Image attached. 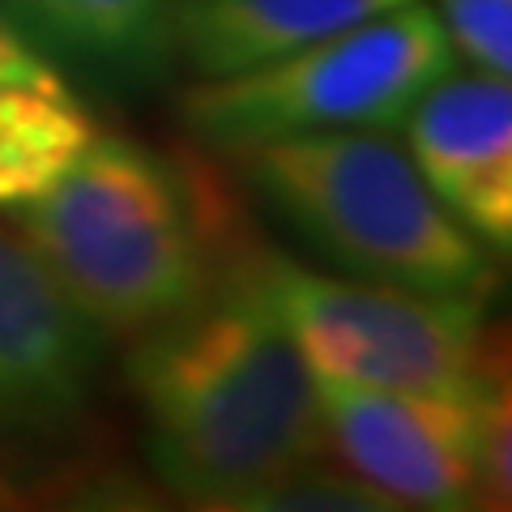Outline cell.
<instances>
[{"label":"cell","mask_w":512,"mask_h":512,"mask_svg":"<svg viewBox=\"0 0 512 512\" xmlns=\"http://www.w3.org/2000/svg\"><path fill=\"white\" fill-rule=\"evenodd\" d=\"M427 393V389H380L316 376L325 444L397 508H483V440H487V393Z\"/></svg>","instance_id":"8992f818"},{"label":"cell","mask_w":512,"mask_h":512,"mask_svg":"<svg viewBox=\"0 0 512 512\" xmlns=\"http://www.w3.org/2000/svg\"><path fill=\"white\" fill-rule=\"evenodd\" d=\"M453 64L457 52L440 18L410 0L278 60L205 77L188 90L184 124L227 154L308 133H384Z\"/></svg>","instance_id":"277c9868"},{"label":"cell","mask_w":512,"mask_h":512,"mask_svg":"<svg viewBox=\"0 0 512 512\" xmlns=\"http://www.w3.org/2000/svg\"><path fill=\"white\" fill-rule=\"evenodd\" d=\"M128 384L163 483L227 508L325 448L316 372L252 269L231 265L201 303L141 333Z\"/></svg>","instance_id":"6da1fadb"},{"label":"cell","mask_w":512,"mask_h":512,"mask_svg":"<svg viewBox=\"0 0 512 512\" xmlns=\"http://www.w3.org/2000/svg\"><path fill=\"white\" fill-rule=\"evenodd\" d=\"M99 329L18 231L0 227V440H47L90 402Z\"/></svg>","instance_id":"52a82bcc"},{"label":"cell","mask_w":512,"mask_h":512,"mask_svg":"<svg viewBox=\"0 0 512 512\" xmlns=\"http://www.w3.org/2000/svg\"><path fill=\"white\" fill-rule=\"evenodd\" d=\"M235 158L248 184L342 274L491 299L495 252L444 210L410 154L380 133H308Z\"/></svg>","instance_id":"3957f363"},{"label":"cell","mask_w":512,"mask_h":512,"mask_svg":"<svg viewBox=\"0 0 512 512\" xmlns=\"http://www.w3.org/2000/svg\"><path fill=\"white\" fill-rule=\"evenodd\" d=\"M406 154L436 201L491 252L512 248V90L495 73H444L406 111Z\"/></svg>","instance_id":"ba28073f"},{"label":"cell","mask_w":512,"mask_h":512,"mask_svg":"<svg viewBox=\"0 0 512 512\" xmlns=\"http://www.w3.org/2000/svg\"><path fill=\"white\" fill-rule=\"evenodd\" d=\"M397 500H389L380 487H372L359 474H342L320 461H303V466L269 478L265 487L235 504V512H389Z\"/></svg>","instance_id":"7c38bea8"},{"label":"cell","mask_w":512,"mask_h":512,"mask_svg":"<svg viewBox=\"0 0 512 512\" xmlns=\"http://www.w3.org/2000/svg\"><path fill=\"white\" fill-rule=\"evenodd\" d=\"M269 303L316 376L380 389L478 393L508 372L483 295H427L252 252Z\"/></svg>","instance_id":"5b68a950"},{"label":"cell","mask_w":512,"mask_h":512,"mask_svg":"<svg viewBox=\"0 0 512 512\" xmlns=\"http://www.w3.org/2000/svg\"><path fill=\"white\" fill-rule=\"evenodd\" d=\"M13 30L103 73H150L171 52V0H0Z\"/></svg>","instance_id":"8fae6325"},{"label":"cell","mask_w":512,"mask_h":512,"mask_svg":"<svg viewBox=\"0 0 512 512\" xmlns=\"http://www.w3.org/2000/svg\"><path fill=\"white\" fill-rule=\"evenodd\" d=\"M402 5L410 0H171V47L201 77H227Z\"/></svg>","instance_id":"30bf717a"},{"label":"cell","mask_w":512,"mask_h":512,"mask_svg":"<svg viewBox=\"0 0 512 512\" xmlns=\"http://www.w3.org/2000/svg\"><path fill=\"white\" fill-rule=\"evenodd\" d=\"M453 52L478 73L508 77L512 69V0H436L431 9Z\"/></svg>","instance_id":"4fadbf2b"},{"label":"cell","mask_w":512,"mask_h":512,"mask_svg":"<svg viewBox=\"0 0 512 512\" xmlns=\"http://www.w3.org/2000/svg\"><path fill=\"white\" fill-rule=\"evenodd\" d=\"M94 137L86 103L56 64L0 22V210L43 192Z\"/></svg>","instance_id":"9c48e42d"},{"label":"cell","mask_w":512,"mask_h":512,"mask_svg":"<svg viewBox=\"0 0 512 512\" xmlns=\"http://www.w3.org/2000/svg\"><path fill=\"white\" fill-rule=\"evenodd\" d=\"M9 214L99 338L158 329L244 256L222 231V201L188 163L103 133Z\"/></svg>","instance_id":"7a4b0ae2"}]
</instances>
